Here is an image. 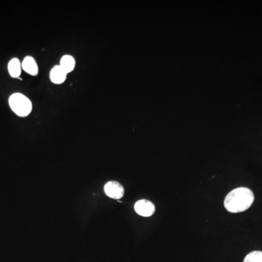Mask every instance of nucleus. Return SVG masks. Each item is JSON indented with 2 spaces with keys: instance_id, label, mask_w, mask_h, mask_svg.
<instances>
[{
  "instance_id": "1",
  "label": "nucleus",
  "mask_w": 262,
  "mask_h": 262,
  "mask_svg": "<svg viewBox=\"0 0 262 262\" xmlns=\"http://www.w3.org/2000/svg\"><path fill=\"white\" fill-rule=\"evenodd\" d=\"M254 194L251 189L246 187H239L231 191L226 196L225 207L230 213H241L246 211L252 206Z\"/></svg>"
},
{
  "instance_id": "2",
  "label": "nucleus",
  "mask_w": 262,
  "mask_h": 262,
  "mask_svg": "<svg viewBox=\"0 0 262 262\" xmlns=\"http://www.w3.org/2000/svg\"><path fill=\"white\" fill-rule=\"evenodd\" d=\"M9 105L13 113L19 117H27L32 110V103L27 96L19 93L12 95Z\"/></svg>"
},
{
  "instance_id": "3",
  "label": "nucleus",
  "mask_w": 262,
  "mask_h": 262,
  "mask_svg": "<svg viewBox=\"0 0 262 262\" xmlns=\"http://www.w3.org/2000/svg\"><path fill=\"white\" fill-rule=\"evenodd\" d=\"M104 192L106 195L113 199L119 200L124 195V188L120 183L112 181L105 184Z\"/></svg>"
},
{
  "instance_id": "4",
  "label": "nucleus",
  "mask_w": 262,
  "mask_h": 262,
  "mask_svg": "<svg viewBox=\"0 0 262 262\" xmlns=\"http://www.w3.org/2000/svg\"><path fill=\"white\" fill-rule=\"evenodd\" d=\"M134 208L138 214L144 217L151 216L155 211V205L147 200H141L136 202Z\"/></svg>"
},
{
  "instance_id": "5",
  "label": "nucleus",
  "mask_w": 262,
  "mask_h": 262,
  "mask_svg": "<svg viewBox=\"0 0 262 262\" xmlns=\"http://www.w3.org/2000/svg\"><path fill=\"white\" fill-rule=\"evenodd\" d=\"M67 75V72L59 65L55 66L50 73V79L53 83L60 84L65 82Z\"/></svg>"
},
{
  "instance_id": "6",
  "label": "nucleus",
  "mask_w": 262,
  "mask_h": 262,
  "mask_svg": "<svg viewBox=\"0 0 262 262\" xmlns=\"http://www.w3.org/2000/svg\"><path fill=\"white\" fill-rule=\"evenodd\" d=\"M22 69L25 71L27 73L32 76H36L38 75L39 72V69L37 62H36L34 58L32 56H27L24 58L23 62L21 63Z\"/></svg>"
},
{
  "instance_id": "7",
  "label": "nucleus",
  "mask_w": 262,
  "mask_h": 262,
  "mask_svg": "<svg viewBox=\"0 0 262 262\" xmlns=\"http://www.w3.org/2000/svg\"><path fill=\"white\" fill-rule=\"evenodd\" d=\"M22 66L18 58H14L10 60L8 63V72L13 78H18L21 73Z\"/></svg>"
},
{
  "instance_id": "8",
  "label": "nucleus",
  "mask_w": 262,
  "mask_h": 262,
  "mask_svg": "<svg viewBox=\"0 0 262 262\" xmlns=\"http://www.w3.org/2000/svg\"><path fill=\"white\" fill-rule=\"evenodd\" d=\"M75 58L70 55H65L62 57L59 66L67 74H69L75 70Z\"/></svg>"
},
{
  "instance_id": "9",
  "label": "nucleus",
  "mask_w": 262,
  "mask_h": 262,
  "mask_svg": "<svg viewBox=\"0 0 262 262\" xmlns=\"http://www.w3.org/2000/svg\"><path fill=\"white\" fill-rule=\"evenodd\" d=\"M244 262H262L261 251H256L248 253Z\"/></svg>"
}]
</instances>
